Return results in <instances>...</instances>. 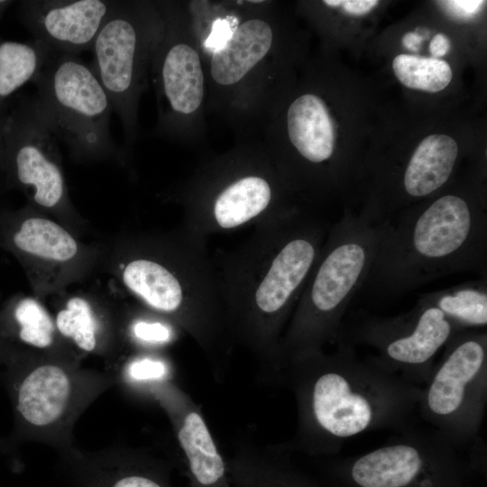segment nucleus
<instances>
[{
    "label": "nucleus",
    "mask_w": 487,
    "mask_h": 487,
    "mask_svg": "<svg viewBox=\"0 0 487 487\" xmlns=\"http://www.w3.org/2000/svg\"><path fill=\"white\" fill-rule=\"evenodd\" d=\"M216 11L208 22L190 21L200 49L210 105L243 121L267 118V78L276 30L267 2H240Z\"/></svg>",
    "instance_id": "8"
},
{
    "label": "nucleus",
    "mask_w": 487,
    "mask_h": 487,
    "mask_svg": "<svg viewBox=\"0 0 487 487\" xmlns=\"http://www.w3.org/2000/svg\"><path fill=\"white\" fill-rule=\"evenodd\" d=\"M234 487H319L297 469L287 454L260 450L252 454L239 468Z\"/></svg>",
    "instance_id": "25"
},
{
    "label": "nucleus",
    "mask_w": 487,
    "mask_h": 487,
    "mask_svg": "<svg viewBox=\"0 0 487 487\" xmlns=\"http://www.w3.org/2000/svg\"><path fill=\"white\" fill-rule=\"evenodd\" d=\"M54 323L60 336L81 353L104 357L116 353L119 332L82 297L69 299L58 310Z\"/></svg>",
    "instance_id": "23"
},
{
    "label": "nucleus",
    "mask_w": 487,
    "mask_h": 487,
    "mask_svg": "<svg viewBox=\"0 0 487 487\" xmlns=\"http://www.w3.org/2000/svg\"><path fill=\"white\" fill-rule=\"evenodd\" d=\"M7 112L0 114V177L3 176L4 174V166H5L4 129H5V124Z\"/></svg>",
    "instance_id": "34"
},
{
    "label": "nucleus",
    "mask_w": 487,
    "mask_h": 487,
    "mask_svg": "<svg viewBox=\"0 0 487 487\" xmlns=\"http://www.w3.org/2000/svg\"><path fill=\"white\" fill-rule=\"evenodd\" d=\"M286 133L300 169L294 180L318 182L322 165L335 152V129L324 100L316 94L296 97L286 111Z\"/></svg>",
    "instance_id": "20"
},
{
    "label": "nucleus",
    "mask_w": 487,
    "mask_h": 487,
    "mask_svg": "<svg viewBox=\"0 0 487 487\" xmlns=\"http://www.w3.org/2000/svg\"><path fill=\"white\" fill-rule=\"evenodd\" d=\"M57 454L69 487H173L170 464L141 449L87 451L73 446Z\"/></svg>",
    "instance_id": "17"
},
{
    "label": "nucleus",
    "mask_w": 487,
    "mask_h": 487,
    "mask_svg": "<svg viewBox=\"0 0 487 487\" xmlns=\"http://www.w3.org/2000/svg\"><path fill=\"white\" fill-rule=\"evenodd\" d=\"M382 225L345 214L329 227L280 341L281 368L337 339L345 314L375 258Z\"/></svg>",
    "instance_id": "6"
},
{
    "label": "nucleus",
    "mask_w": 487,
    "mask_h": 487,
    "mask_svg": "<svg viewBox=\"0 0 487 487\" xmlns=\"http://www.w3.org/2000/svg\"><path fill=\"white\" fill-rule=\"evenodd\" d=\"M39 110L77 161L120 159L110 133L111 101L90 64L53 52L32 82Z\"/></svg>",
    "instance_id": "9"
},
{
    "label": "nucleus",
    "mask_w": 487,
    "mask_h": 487,
    "mask_svg": "<svg viewBox=\"0 0 487 487\" xmlns=\"http://www.w3.org/2000/svg\"><path fill=\"white\" fill-rule=\"evenodd\" d=\"M206 240L183 225L170 234L134 239L126 248L120 278L148 309L196 342L215 381L221 382L235 343Z\"/></svg>",
    "instance_id": "3"
},
{
    "label": "nucleus",
    "mask_w": 487,
    "mask_h": 487,
    "mask_svg": "<svg viewBox=\"0 0 487 487\" xmlns=\"http://www.w3.org/2000/svg\"><path fill=\"white\" fill-rule=\"evenodd\" d=\"M450 50V41L443 33L436 34L429 44V51L433 58L438 59L446 55Z\"/></svg>",
    "instance_id": "32"
},
{
    "label": "nucleus",
    "mask_w": 487,
    "mask_h": 487,
    "mask_svg": "<svg viewBox=\"0 0 487 487\" xmlns=\"http://www.w3.org/2000/svg\"><path fill=\"white\" fill-rule=\"evenodd\" d=\"M422 41L423 37L418 32H407L402 39V43L408 50L418 51Z\"/></svg>",
    "instance_id": "33"
},
{
    "label": "nucleus",
    "mask_w": 487,
    "mask_h": 487,
    "mask_svg": "<svg viewBox=\"0 0 487 487\" xmlns=\"http://www.w3.org/2000/svg\"><path fill=\"white\" fill-rule=\"evenodd\" d=\"M164 29L151 68L158 106L157 131L177 140L198 134L207 105L203 57L179 4L158 2Z\"/></svg>",
    "instance_id": "13"
},
{
    "label": "nucleus",
    "mask_w": 487,
    "mask_h": 487,
    "mask_svg": "<svg viewBox=\"0 0 487 487\" xmlns=\"http://www.w3.org/2000/svg\"><path fill=\"white\" fill-rule=\"evenodd\" d=\"M0 246L26 266L66 264L78 253V242L65 228L31 207L0 213Z\"/></svg>",
    "instance_id": "19"
},
{
    "label": "nucleus",
    "mask_w": 487,
    "mask_h": 487,
    "mask_svg": "<svg viewBox=\"0 0 487 487\" xmlns=\"http://www.w3.org/2000/svg\"><path fill=\"white\" fill-rule=\"evenodd\" d=\"M0 378L13 412V428L0 448L27 443L57 453L73 446L78 418L117 383L113 372L80 366L78 357L39 352L3 343Z\"/></svg>",
    "instance_id": "5"
},
{
    "label": "nucleus",
    "mask_w": 487,
    "mask_h": 487,
    "mask_svg": "<svg viewBox=\"0 0 487 487\" xmlns=\"http://www.w3.org/2000/svg\"><path fill=\"white\" fill-rule=\"evenodd\" d=\"M328 229L299 209L254 225L236 249L213 256L234 343L251 353L265 382H279L281 337Z\"/></svg>",
    "instance_id": "1"
},
{
    "label": "nucleus",
    "mask_w": 487,
    "mask_h": 487,
    "mask_svg": "<svg viewBox=\"0 0 487 487\" xmlns=\"http://www.w3.org/2000/svg\"><path fill=\"white\" fill-rule=\"evenodd\" d=\"M466 487H472V486H470V485L468 484Z\"/></svg>",
    "instance_id": "37"
},
{
    "label": "nucleus",
    "mask_w": 487,
    "mask_h": 487,
    "mask_svg": "<svg viewBox=\"0 0 487 487\" xmlns=\"http://www.w3.org/2000/svg\"><path fill=\"white\" fill-rule=\"evenodd\" d=\"M163 29L158 2L115 1L91 49L90 65L119 116L127 146L136 138L139 102Z\"/></svg>",
    "instance_id": "11"
},
{
    "label": "nucleus",
    "mask_w": 487,
    "mask_h": 487,
    "mask_svg": "<svg viewBox=\"0 0 487 487\" xmlns=\"http://www.w3.org/2000/svg\"><path fill=\"white\" fill-rule=\"evenodd\" d=\"M4 174L8 188L24 192L33 206L49 210L67 207V188L57 139L34 96H19L7 112Z\"/></svg>",
    "instance_id": "15"
},
{
    "label": "nucleus",
    "mask_w": 487,
    "mask_h": 487,
    "mask_svg": "<svg viewBox=\"0 0 487 487\" xmlns=\"http://www.w3.org/2000/svg\"><path fill=\"white\" fill-rule=\"evenodd\" d=\"M14 2L8 0H0V20L2 19L5 12Z\"/></svg>",
    "instance_id": "35"
},
{
    "label": "nucleus",
    "mask_w": 487,
    "mask_h": 487,
    "mask_svg": "<svg viewBox=\"0 0 487 487\" xmlns=\"http://www.w3.org/2000/svg\"><path fill=\"white\" fill-rule=\"evenodd\" d=\"M54 51L43 42L0 38V114L10 107V99L23 86L33 82Z\"/></svg>",
    "instance_id": "24"
},
{
    "label": "nucleus",
    "mask_w": 487,
    "mask_h": 487,
    "mask_svg": "<svg viewBox=\"0 0 487 487\" xmlns=\"http://www.w3.org/2000/svg\"><path fill=\"white\" fill-rule=\"evenodd\" d=\"M115 5L109 0H25L19 2L21 22L59 53L78 55L91 50Z\"/></svg>",
    "instance_id": "18"
},
{
    "label": "nucleus",
    "mask_w": 487,
    "mask_h": 487,
    "mask_svg": "<svg viewBox=\"0 0 487 487\" xmlns=\"http://www.w3.org/2000/svg\"><path fill=\"white\" fill-rule=\"evenodd\" d=\"M423 296L462 330L483 329L487 325L485 279Z\"/></svg>",
    "instance_id": "26"
},
{
    "label": "nucleus",
    "mask_w": 487,
    "mask_h": 487,
    "mask_svg": "<svg viewBox=\"0 0 487 487\" xmlns=\"http://www.w3.org/2000/svg\"><path fill=\"white\" fill-rule=\"evenodd\" d=\"M179 331L171 322L156 314L133 318L127 326L130 338L149 351L170 345L178 338Z\"/></svg>",
    "instance_id": "29"
},
{
    "label": "nucleus",
    "mask_w": 487,
    "mask_h": 487,
    "mask_svg": "<svg viewBox=\"0 0 487 487\" xmlns=\"http://www.w3.org/2000/svg\"><path fill=\"white\" fill-rule=\"evenodd\" d=\"M485 1L476 0H452L440 1L439 5L452 18L468 21L473 19L482 9Z\"/></svg>",
    "instance_id": "30"
},
{
    "label": "nucleus",
    "mask_w": 487,
    "mask_h": 487,
    "mask_svg": "<svg viewBox=\"0 0 487 487\" xmlns=\"http://www.w3.org/2000/svg\"><path fill=\"white\" fill-rule=\"evenodd\" d=\"M114 374L117 383L143 395L149 387L173 380V367L163 355L147 350L128 358Z\"/></svg>",
    "instance_id": "28"
},
{
    "label": "nucleus",
    "mask_w": 487,
    "mask_h": 487,
    "mask_svg": "<svg viewBox=\"0 0 487 487\" xmlns=\"http://www.w3.org/2000/svg\"><path fill=\"white\" fill-rule=\"evenodd\" d=\"M384 445L332 464L334 487H466L468 464L444 435L415 422Z\"/></svg>",
    "instance_id": "12"
},
{
    "label": "nucleus",
    "mask_w": 487,
    "mask_h": 487,
    "mask_svg": "<svg viewBox=\"0 0 487 487\" xmlns=\"http://www.w3.org/2000/svg\"><path fill=\"white\" fill-rule=\"evenodd\" d=\"M392 69L405 87L430 93L443 90L453 77L446 61L409 54L396 56L392 61Z\"/></svg>",
    "instance_id": "27"
},
{
    "label": "nucleus",
    "mask_w": 487,
    "mask_h": 487,
    "mask_svg": "<svg viewBox=\"0 0 487 487\" xmlns=\"http://www.w3.org/2000/svg\"><path fill=\"white\" fill-rule=\"evenodd\" d=\"M278 385L293 393L297 428L277 447L312 456L336 455L364 432H396L414 423L421 393L373 355L361 358L343 342L331 354L322 350L286 362Z\"/></svg>",
    "instance_id": "2"
},
{
    "label": "nucleus",
    "mask_w": 487,
    "mask_h": 487,
    "mask_svg": "<svg viewBox=\"0 0 487 487\" xmlns=\"http://www.w3.org/2000/svg\"><path fill=\"white\" fill-rule=\"evenodd\" d=\"M458 145L446 134H431L417 146L401 176L405 199L426 198L449 180L456 163Z\"/></svg>",
    "instance_id": "22"
},
{
    "label": "nucleus",
    "mask_w": 487,
    "mask_h": 487,
    "mask_svg": "<svg viewBox=\"0 0 487 487\" xmlns=\"http://www.w3.org/2000/svg\"><path fill=\"white\" fill-rule=\"evenodd\" d=\"M381 225L362 288L374 297L403 295L458 272L486 276V215L462 195L446 193L405 208Z\"/></svg>",
    "instance_id": "4"
},
{
    "label": "nucleus",
    "mask_w": 487,
    "mask_h": 487,
    "mask_svg": "<svg viewBox=\"0 0 487 487\" xmlns=\"http://www.w3.org/2000/svg\"><path fill=\"white\" fill-rule=\"evenodd\" d=\"M170 422L190 487H230L227 460L219 450L200 407L174 380L149 387Z\"/></svg>",
    "instance_id": "16"
},
{
    "label": "nucleus",
    "mask_w": 487,
    "mask_h": 487,
    "mask_svg": "<svg viewBox=\"0 0 487 487\" xmlns=\"http://www.w3.org/2000/svg\"><path fill=\"white\" fill-rule=\"evenodd\" d=\"M379 2L375 0H325L323 4L330 7H342L349 14L363 15L369 13Z\"/></svg>",
    "instance_id": "31"
},
{
    "label": "nucleus",
    "mask_w": 487,
    "mask_h": 487,
    "mask_svg": "<svg viewBox=\"0 0 487 487\" xmlns=\"http://www.w3.org/2000/svg\"><path fill=\"white\" fill-rule=\"evenodd\" d=\"M487 400V333L464 329L445 345L422 386L418 414L457 449L472 446L470 462L483 459L480 429Z\"/></svg>",
    "instance_id": "10"
},
{
    "label": "nucleus",
    "mask_w": 487,
    "mask_h": 487,
    "mask_svg": "<svg viewBox=\"0 0 487 487\" xmlns=\"http://www.w3.org/2000/svg\"><path fill=\"white\" fill-rule=\"evenodd\" d=\"M0 337L5 344L78 357L58 334L54 318L31 297H14L1 308Z\"/></svg>",
    "instance_id": "21"
},
{
    "label": "nucleus",
    "mask_w": 487,
    "mask_h": 487,
    "mask_svg": "<svg viewBox=\"0 0 487 487\" xmlns=\"http://www.w3.org/2000/svg\"><path fill=\"white\" fill-rule=\"evenodd\" d=\"M2 354H3V342L0 337V365H1Z\"/></svg>",
    "instance_id": "36"
},
{
    "label": "nucleus",
    "mask_w": 487,
    "mask_h": 487,
    "mask_svg": "<svg viewBox=\"0 0 487 487\" xmlns=\"http://www.w3.org/2000/svg\"><path fill=\"white\" fill-rule=\"evenodd\" d=\"M290 185L264 147L240 146L201 166L179 200L187 229L208 235L256 225L301 209Z\"/></svg>",
    "instance_id": "7"
},
{
    "label": "nucleus",
    "mask_w": 487,
    "mask_h": 487,
    "mask_svg": "<svg viewBox=\"0 0 487 487\" xmlns=\"http://www.w3.org/2000/svg\"><path fill=\"white\" fill-rule=\"evenodd\" d=\"M461 330L422 296L411 310L400 315L358 316L347 329L341 328L337 339L374 349L373 356L381 364L422 388L436 354Z\"/></svg>",
    "instance_id": "14"
}]
</instances>
